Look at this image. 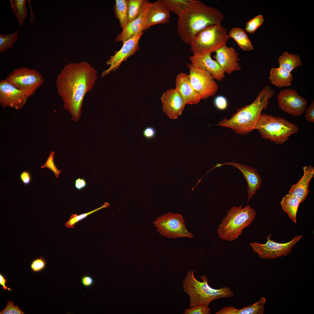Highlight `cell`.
<instances>
[{"label":"cell","instance_id":"cell-15","mask_svg":"<svg viewBox=\"0 0 314 314\" xmlns=\"http://www.w3.org/2000/svg\"><path fill=\"white\" fill-rule=\"evenodd\" d=\"M160 99L163 111L170 119L177 118L182 114L186 104L180 92L176 89L167 90Z\"/></svg>","mask_w":314,"mask_h":314},{"label":"cell","instance_id":"cell-3","mask_svg":"<svg viewBox=\"0 0 314 314\" xmlns=\"http://www.w3.org/2000/svg\"><path fill=\"white\" fill-rule=\"evenodd\" d=\"M274 94L272 89L265 85L252 103L237 109L230 118H224L216 125L229 128L239 134L249 133L255 129L262 110L267 109Z\"/></svg>","mask_w":314,"mask_h":314},{"label":"cell","instance_id":"cell-5","mask_svg":"<svg viewBox=\"0 0 314 314\" xmlns=\"http://www.w3.org/2000/svg\"><path fill=\"white\" fill-rule=\"evenodd\" d=\"M256 212L247 205L234 206L227 212L217 229V233L221 239L232 241L238 238L243 229L249 226L255 220Z\"/></svg>","mask_w":314,"mask_h":314},{"label":"cell","instance_id":"cell-29","mask_svg":"<svg viewBox=\"0 0 314 314\" xmlns=\"http://www.w3.org/2000/svg\"><path fill=\"white\" fill-rule=\"evenodd\" d=\"M26 0H10V2L13 13L19 23V26L22 25L27 14L26 9Z\"/></svg>","mask_w":314,"mask_h":314},{"label":"cell","instance_id":"cell-6","mask_svg":"<svg viewBox=\"0 0 314 314\" xmlns=\"http://www.w3.org/2000/svg\"><path fill=\"white\" fill-rule=\"evenodd\" d=\"M263 138L277 144H283L290 136L299 130L298 126L286 119L266 113H261L256 125Z\"/></svg>","mask_w":314,"mask_h":314},{"label":"cell","instance_id":"cell-37","mask_svg":"<svg viewBox=\"0 0 314 314\" xmlns=\"http://www.w3.org/2000/svg\"><path fill=\"white\" fill-rule=\"evenodd\" d=\"M0 314H24L17 305L15 306L13 302L8 301L6 308L0 312Z\"/></svg>","mask_w":314,"mask_h":314},{"label":"cell","instance_id":"cell-8","mask_svg":"<svg viewBox=\"0 0 314 314\" xmlns=\"http://www.w3.org/2000/svg\"><path fill=\"white\" fill-rule=\"evenodd\" d=\"M5 79L28 97L33 95L44 81L38 71L25 67L15 69L8 74Z\"/></svg>","mask_w":314,"mask_h":314},{"label":"cell","instance_id":"cell-38","mask_svg":"<svg viewBox=\"0 0 314 314\" xmlns=\"http://www.w3.org/2000/svg\"><path fill=\"white\" fill-rule=\"evenodd\" d=\"M46 263V260L43 258L40 257V258L33 260L31 263V267L34 272L40 271L44 268Z\"/></svg>","mask_w":314,"mask_h":314},{"label":"cell","instance_id":"cell-20","mask_svg":"<svg viewBox=\"0 0 314 314\" xmlns=\"http://www.w3.org/2000/svg\"><path fill=\"white\" fill-rule=\"evenodd\" d=\"M211 53L192 55L189 57L194 66L202 69L210 74L214 79L220 81L225 77V72L215 60L213 59Z\"/></svg>","mask_w":314,"mask_h":314},{"label":"cell","instance_id":"cell-24","mask_svg":"<svg viewBox=\"0 0 314 314\" xmlns=\"http://www.w3.org/2000/svg\"><path fill=\"white\" fill-rule=\"evenodd\" d=\"M269 79L271 83L279 87L290 86L293 75L290 72L281 67L271 69Z\"/></svg>","mask_w":314,"mask_h":314},{"label":"cell","instance_id":"cell-14","mask_svg":"<svg viewBox=\"0 0 314 314\" xmlns=\"http://www.w3.org/2000/svg\"><path fill=\"white\" fill-rule=\"evenodd\" d=\"M28 97L6 79L0 81V104L3 108L19 110L26 104Z\"/></svg>","mask_w":314,"mask_h":314},{"label":"cell","instance_id":"cell-34","mask_svg":"<svg viewBox=\"0 0 314 314\" xmlns=\"http://www.w3.org/2000/svg\"><path fill=\"white\" fill-rule=\"evenodd\" d=\"M264 21V18L261 15H258L248 21L245 27V30L248 33H253L261 26Z\"/></svg>","mask_w":314,"mask_h":314},{"label":"cell","instance_id":"cell-43","mask_svg":"<svg viewBox=\"0 0 314 314\" xmlns=\"http://www.w3.org/2000/svg\"><path fill=\"white\" fill-rule=\"evenodd\" d=\"M81 282L83 286L88 287L92 286L94 283L93 278L89 275H85L81 279Z\"/></svg>","mask_w":314,"mask_h":314},{"label":"cell","instance_id":"cell-4","mask_svg":"<svg viewBox=\"0 0 314 314\" xmlns=\"http://www.w3.org/2000/svg\"><path fill=\"white\" fill-rule=\"evenodd\" d=\"M195 272L192 270L188 272L183 283V290L189 297L190 307L198 305L208 306L214 300L233 296V293L228 287L218 289L211 288L208 284V280L206 275L201 276L202 281L199 282L195 277Z\"/></svg>","mask_w":314,"mask_h":314},{"label":"cell","instance_id":"cell-19","mask_svg":"<svg viewBox=\"0 0 314 314\" xmlns=\"http://www.w3.org/2000/svg\"><path fill=\"white\" fill-rule=\"evenodd\" d=\"M170 18V12L162 0L151 3L147 13L145 31L157 24H167Z\"/></svg>","mask_w":314,"mask_h":314},{"label":"cell","instance_id":"cell-25","mask_svg":"<svg viewBox=\"0 0 314 314\" xmlns=\"http://www.w3.org/2000/svg\"><path fill=\"white\" fill-rule=\"evenodd\" d=\"M300 203L298 199L288 193L283 197L281 202L282 209L295 223L297 222V213Z\"/></svg>","mask_w":314,"mask_h":314},{"label":"cell","instance_id":"cell-2","mask_svg":"<svg viewBox=\"0 0 314 314\" xmlns=\"http://www.w3.org/2000/svg\"><path fill=\"white\" fill-rule=\"evenodd\" d=\"M178 17V34L183 42L191 45L200 31L209 26L221 24L224 15L216 8L201 1L193 0Z\"/></svg>","mask_w":314,"mask_h":314},{"label":"cell","instance_id":"cell-26","mask_svg":"<svg viewBox=\"0 0 314 314\" xmlns=\"http://www.w3.org/2000/svg\"><path fill=\"white\" fill-rule=\"evenodd\" d=\"M279 67L291 72L294 69L301 66L302 62L298 55L283 52L278 59Z\"/></svg>","mask_w":314,"mask_h":314},{"label":"cell","instance_id":"cell-1","mask_svg":"<svg viewBox=\"0 0 314 314\" xmlns=\"http://www.w3.org/2000/svg\"><path fill=\"white\" fill-rule=\"evenodd\" d=\"M97 78V71L86 61L67 64L57 76V92L74 121L80 118L84 97L92 89Z\"/></svg>","mask_w":314,"mask_h":314},{"label":"cell","instance_id":"cell-18","mask_svg":"<svg viewBox=\"0 0 314 314\" xmlns=\"http://www.w3.org/2000/svg\"><path fill=\"white\" fill-rule=\"evenodd\" d=\"M215 52L213 57L225 73L230 74L234 71L241 70L239 63H237L240 60L238 54L234 48L225 45Z\"/></svg>","mask_w":314,"mask_h":314},{"label":"cell","instance_id":"cell-10","mask_svg":"<svg viewBox=\"0 0 314 314\" xmlns=\"http://www.w3.org/2000/svg\"><path fill=\"white\" fill-rule=\"evenodd\" d=\"M271 236L270 234L266 237L267 242L265 244H261L256 242L249 243L253 251L262 259H273L287 256L302 237V235L297 236L290 241L282 243L271 240Z\"/></svg>","mask_w":314,"mask_h":314},{"label":"cell","instance_id":"cell-23","mask_svg":"<svg viewBox=\"0 0 314 314\" xmlns=\"http://www.w3.org/2000/svg\"><path fill=\"white\" fill-rule=\"evenodd\" d=\"M266 299L261 297L254 304L238 309L233 306L225 307L217 312L216 314H263Z\"/></svg>","mask_w":314,"mask_h":314},{"label":"cell","instance_id":"cell-41","mask_svg":"<svg viewBox=\"0 0 314 314\" xmlns=\"http://www.w3.org/2000/svg\"><path fill=\"white\" fill-rule=\"evenodd\" d=\"M156 133V131L153 127L148 126L144 129L143 132V135L145 138L151 139L155 137Z\"/></svg>","mask_w":314,"mask_h":314},{"label":"cell","instance_id":"cell-40","mask_svg":"<svg viewBox=\"0 0 314 314\" xmlns=\"http://www.w3.org/2000/svg\"><path fill=\"white\" fill-rule=\"evenodd\" d=\"M305 119L308 122L314 123V101H312L306 111Z\"/></svg>","mask_w":314,"mask_h":314},{"label":"cell","instance_id":"cell-30","mask_svg":"<svg viewBox=\"0 0 314 314\" xmlns=\"http://www.w3.org/2000/svg\"><path fill=\"white\" fill-rule=\"evenodd\" d=\"M169 11L178 17L184 12L193 0H162Z\"/></svg>","mask_w":314,"mask_h":314},{"label":"cell","instance_id":"cell-16","mask_svg":"<svg viewBox=\"0 0 314 314\" xmlns=\"http://www.w3.org/2000/svg\"><path fill=\"white\" fill-rule=\"evenodd\" d=\"M150 3L147 0H143L139 16L128 23L122 32L117 34L115 39L116 41H122L123 43L135 35L143 33L146 26L147 13Z\"/></svg>","mask_w":314,"mask_h":314},{"label":"cell","instance_id":"cell-11","mask_svg":"<svg viewBox=\"0 0 314 314\" xmlns=\"http://www.w3.org/2000/svg\"><path fill=\"white\" fill-rule=\"evenodd\" d=\"M187 65L190 70L189 76L190 83L202 99L215 95L218 86L213 76L207 71L191 63Z\"/></svg>","mask_w":314,"mask_h":314},{"label":"cell","instance_id":"cell-45","mask_svg":"<svg viewBox=\"0 0 314 314\" xmlns=\"http://www.w3.org/2000/svg\"><path fill=\"white\" fill-rule=\"evenodd\" d=\"M6 280L1 274H0V284L3 286V288L5 290L8 289L9 291H11V289L8 288L5 285Z\"/></svg>","mask_w":314,"mask_h":314},{"label":"cell","instance_id":"cell-44","mask_svg":"<svg viewBox=\"0 0 314 314\" xmlns=\"http://www.w3.org/2000/svg\"><path fill=\"white\" fill-rule=\"evenodd\" d=\"M75 185L76 189L80 190L86 187V182L83 178H78L75 180Z\"/></svg>","mask_w":314,"mask_h":314},{"label":"cell","instance_id":"cell-42","mask_svg":"<svg viewBox=\"0 0 314 314\" xmlns=\"http://www.w3.org/2000/svg\"><path fill=\"white\" fill-rule=\"evenodd\" d=\"M20 179L25 185L29 184L31 180V176L30 173L27 171H24L20 174Z\"/></svg>","mask_w":314,"mask_h":314},{"label":"cell","instance_id":"cell-13","mask_svg":"<svg viewBox=\"0 0 314 314\" xmlns=\"http://www.w3.org/2000/svg\"><path fill=\"white\" fill-rule=\"evenodd\" d=\"M143 34H138L123 42L121 49L115 51V54L110 56V59L106 62V64L110 67L102 73L101 77L109 74L112 71H115L123 61H126L129 57L135 53L140 48L139 42Z\"/></svg>","mask_w":314,"mask_h":314},{"label":"cell","instance_id":"cell-27","mask_svg":"<svg viewBox=\"0 0 314 314\" xmlns=\"http://www.w3.org/2000/svg\"><path fill=\"white\" fill-rule=\"evenodd\" d=\"M230 38H233L238 44L244 51H251L253 47L246 32L241 28L234 27L229 32Z\"/></svg>","mask_w":314,"mask_h":314},{"label":"cell","instance_id":"cell-17","mask_svg":"<svg viewBox=\"0 0 314 314\" xmlns=\"http://www.w3.org/2000/svg\"><path fill=\"white\" fill-rule=\"evenodd\" d=\"M229 165L238 169L242 172L247 183V202L255 195L257 190L261 187V178L257 170L249 166L235 163L229 162L222 164L218 163L214 167L222 165Z\"/></svg>","mask_w":314,"mask_h":314},{"label":"cell","instance_id":"cell-12","mask_svg":"<svg viewBox=\"0 0 314 314\" xmlns=\"http://www.w3.org/2000/svg\"><path fill=\"white\" fill-rule=\"evenodd\" d=\"M277 102L282 110L294 116L301 115L305 111L307 100L295 90L286 88L278 94Z\"/></svg>","mask_w":314,"mask_h":314},{"label":"cell","instance_id":"cell-36","mask_svg":"<svg viewBox=\"0 0 314 314\" xmlns=\"http://www.w3.org/2000/svg\"><path fill=\"white\" fill-rule=\"evenodd\" d=\"M184 314H210V309L208 306L198 305L185 309Z\"/></svg>","mask_w":314,"mask_h":314},{"label":"cell","instance_id":"cell-28","mask_svg":"<svg viewBox=\"0 0 314 314\" xmlns=\"http://www.w3.org/2000/svg\"><path fill=\"white\" fill-rule=\"evenodd\" d=\"M128 0H116L114 6L116 18L119 22V25L123 29L128 23Z\"/></svg>","mask_w":314,"mask_h":314},{"label":"cell","instance_id":"cell-21","mask_svg":"<svg viewBox=\"0 0 314 314\" xmlns=\"http://www.w3.org/2000/svg\"><path fill=\"white\" fill-rule=\"evenodd\" d=\"M175 85V89L180 92L186 104H196L202 99L192 85L188 74H179L176 78Z\"/></svg>","mask_w":314,"mask_h":314},{"label":"cell","instance_id":"cell-32","mask_svg":"<svg viewBox=\"0 0 314 314\" xmlns=\"http://www.w3.org/2000/svg\"><path fill=\"white\" fill-rule=\"evenodd\" d=\"M144 0H128V22L137 18L140 12Z\"/></svg>","mask_w":314,"mask_h":314},{"label":"cell","instance_id":"cell-9","mask_svg":"<svg viewBox=\"0 0 314 314\" xmlns=\"http://www.w3.org/2000/svg\"><path fill=\"white\" fill-rule=\"evenodd\" d=\"M153 224L160 235L168 238L193 237L187 229L183 218L179 213L169 212L165 214L158 217Z\"/></svg>","mask_w":314,"mask_h":314},{"label":"cell","instance_id":"cell-33","mask_svg":"<svg viewBox=\"0 0 314 314\" xmlns=\"http://www.w3.org/2000/svg\"><path fill=\"white\" fill-rule=\"evenodd\" d=\"M109 204L108 202H105L104 205L90 211L86 213H85L77 215V214H72L68 221L66 222L65 226L67 228H74V224L78 222L83 219L88 215L95 212L101 209L108 207Z\"/></svg>","mask_w":314,"mask_h":314},{"label":"cell","instance_id":"cell-22","mask_svg":"<svg viewBox=\"0 0 314 314\" xmlns=\"http://www.w3.org/2000/svg\"><path fill=\"white\" fill-rule=\"evenodd\" d=\"M304 174L301 178L296 183L292 185L288 193L298 199L301 203L306 199L309 192L310 183L314 177V167L310 165L303 167Z\"/></svg>","mask_w":314,"mask_h":314},{"label":"cell","instance_id":"cell-35","mask_svg":"<svg viewBox=\"0 0 314 314\" xmlns=\"http://www.w3.org/2000/svg\"><path fill=\"white\" fill-rule=\"evenodd\" d=\"M54 152L52 151L49 155L46 162L41 166V168H48L53 172L55 177L58 178V176L62 170H58L55 165L54 161Z\"/></svg>","mask_w":314,"mask_h":314},{"label":"cell","instance_id":"cell-39","mask_svg":"<svg viewBox=\"0 0 314 314\" xmlns=\"http://www.w3.org/2000/svg\"><path fill=\"white\" fill-rule=\"evenodd\" d=\"M214 104L218 109L223 110L225 109L228 106V102L226 98L222 96L216 97L214 100Z\"/></svg>","mask_w":314,"mask_h":314},{"label":"cell","instance_id":"cell-7","mask_svg":"<svg viewBox=\"0 0 314 314\" xmlns=\"http://www.w3.org/2000/svg\"><path fill=\"white\" fill-rule=\"evenodd\" d=\"M230 38L227 30L221 24L209 26L197 34L190 45L193 55L215 52L226 45Z\"/></svg>","mask_w":314,"mask_h":314},{"label":"cell","instance_id":"cell-31","mask_svg":"<svg viewBox=\"0 0 314 314\" xmlns=\"http://www.w3.org/2000/svg\"><path fill=\"white\" fill-rule=\"evenodd\" d=\"M20 27L10 34H0V52H5L12 48L18 39Z\"/></svg>","mask_w":314,"mask_h":314}]
</instances>
